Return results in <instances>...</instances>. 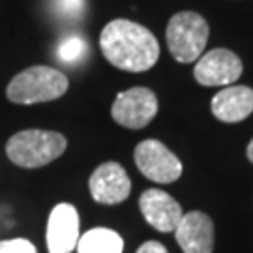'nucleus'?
<instances>
[{
    "mask_svg": "<svg viewBox=\"0 0 253 253\" xmlns=\"http://www.w3.org/2000/svg\"><path fill=\"white\" fill-rule=\"evenodd\" d=\"M158 113V98L150 88L133 86L120 92L111 107L115 122L129 129H141L152 122Z\"/></svg>",
    "mask_w": 253,
    "mask_h": 253,
    "instance_id": "obj_5",
    "label": "nucleus"
},
{
    "mask_svg": "<svg viewBox=\"0 0 253 253\" xmlns=\"http://www.w3.org/2000/svg\"><path fill=\"white\" fill-rule=\"evenodd\" d=\"M86 51V43L83 42L81 38L70 36L66 38L60 47H58V56L62 58L64 62H77Z\"/></svg>",
    "mask_w": 253,
    "mask_h": 253,
    "instance_id": "obj_14",
    "label": "nucleus"
},
{
    "mask_svg": "<svg viewBox=\"0 0 253 253\" xmlns=\"http://www.w3.org/2000/svg\"><path fill=\"white\" fill-rule=\"evenodd\" d=\"M176 242L184 253H212L214 252V223L199 210L184 214L174 229Z\"/></svg>",
    "mask_w": 253,
    "mask_h": 253,
    "instance_id": "obj_11",
    "label": "nucleus"
},
{
    "mask_svg": "<svg viewBox=\"0 0 253 253\" xmlns=\"http://www.w3.org/2000/svg\"><path fill=\"white\" fill-rule=\"evenodd\" d=\"M100 47L103 56L118 70L146 72L158 62L160 43L152 32L139 23L115 19L101 30Z\"/></svg>",
    "mask_w": 253,
    "mask_h": 253,
    "instance_id": "obj_1",
    "label": "nucleus"
},
{
    "mask_svg": "<svg viewBox=\"0 0 253 253\" xmlns=\"http://www.w3.org/2000/svg\"><path fill=\"white\" fill-rule=\"evenodd\" d=\"M77 253H122L124 240L113 229L96 227L86 231L77 242Z\"/></svg>",
    "mask_w": 253,
    "mask_h": 253,
    "instance_id": "obj_13",
    "label": "nucleus"
},
{
    "mask_svg": "<svg viewBox=\"0 0 253 253\" xmlns=\"http://www.w3.org/2000/svg\"><path fill=\"white\" fill-rule=\"evenodd\" d=\"M210 109L214 117L227 124H235L248 118L253 113V90L242 84L223 86L212 98Z\"/></svg>",
    "mask_w": 253,
    "mask_h": 253,
    "instance_id": "obj_12",
    "label": "nucleus"
},
{
    "mask_svg": "<svg viewBox=\"0 0 253 253\" xmlns=\"http://www.w3.org/2000/svg\"><path fill=\"white\" fill-rule=\"evenodd\" d=\"M90 195L96 203L101 205H118L127 199L131 191V182L126 169L117 162L101 163L96 171L92 172L88 180Z\"/></svg>",
    "mask_w": 253,
    "mask_h": 253,
    "instance_id": "obj_8",
    "label": "nucleus"
},
{
    "mask_svg": "<svg viewBox=\"0 0 253 253\" xmlns=\"http://www.w3.org/2000/svg\"><path fill=\"white\" fill-rule=\"evenodd\" d=\"M68 90V77L49 66H32L17 73L6 88V96L13 103L32 105L60 98Z\"/></svg>",
    "mask_w": 253,
    "mask_h": 253,
    "instance_id": "obj_3",
    "label": "nucleus"
},
{
    "mask_svg": "<svg viewBox=\"0 0 253 253\" xmlns=\"http://www.w3.org/2000/svg\"><path fill=\"white\" fill-rule=\"evenodd\" d=\"M139 207H141V212L148 221V225H152L160 233L174 231L184 216L180 203L172 199L167 191L156 190V188L143 191V195L139 199Z\"/></svg>",
    "mask_w": 253,
    "mask_h": 253,
    "instance_id": "obj_10",
    "label": "nucleus"
},
{
    "mask_svg": "<svg viewBox=\"0 0 253 253\" xmlns=\"http://www.w3.org/2000/svg\"><path fill=\"white\" fill-rule=\"evenodd\" d=\"M133 158L139 171L148 180L169 184L180 178L182 162L163 143L156 139H146L143 143H139Z\"/></svg>",
    "mask_w": 253,
    "mask_h": 253,
    "instance_id": "obj_6",
    "label": "nucleus"
},
{
    "mask_svg": "<svg viewBox=\"0 0 253 253\" xmlns=\"http://www.w3.org/2000/svg\"><path fill=\"white\" fill-rule=\"evenodd\" d=\"M242 75V60L229 49H214L199 56L193 77L203 86H229Z\"/></svg>",
    "mask_w": 253,
    "mask_h": 253,
    "instance_id": "obj_7",
    "label": "nucleus"
},
{
    "mask_svg": "<svg viewBox=\"0 0 253 253\" xmlns=\"http://www.w3.org/2000/svg\"><path fill=\"white\" fill-rule=\"evenodd\" d=\"M0 253H38L32 242L25 238H11L0 242Z\"/></svg>",
    "mask_w": 253,
    "mask_h": 253,
    "instance_id": "obj_15",
    "label": "nucleus"
},
{
    "mask_svg": "<svg viewBox=\"0 0 253 253\" xmlns=\"http://www.w3.org/2000/svg\"><path fill=\"white\" fill-rule=\"evenodd\" d=\"M79 214L70 203H60L51 210L47 221L49 253H72L79 242Z\"/></svg>",
    "mask_w": 253,
    "mask_h": 253,
    "instance_id": "obj_9",
    "label": "nucleus"
},
{
    "mask_svg": "<svg viewBox=\"0 0 253 253\" xmlns=\"http://www.w3.org/2000/svg\"><path fill=\"white\" fill-rule=\"evenodd\" d=\"M137 253H169V252H167V250H165V246L160 244V242H156V240H148V242H145V244L137 250Z\"/></svg>",
    "mask_w": 253,
    "mask_h": 253,
    "instance_id": "obj_17",
    "label": "nucleus"
},
{
    "mask_svg": "<svg viewBox=\"0 0 253 253\" xmlns=\"http://www.w3.org/2000/svg\"><path fill=\"white\" fill-rule=\"evenodd\" d=\"M208 23L195 11H180L167 25V45L171 54L182 64L197 60L208 42Z\"/></svg>",
    "mask_w": 253,
    "mask_h": 253,
    "instance_id": "obj_4",
    "label": "nucleus"
},
{
    "mask_svg": "<svg viewBox=\"0 0 253 253\" xmlns=\"http://www.w3.org/2000/svg\"><path fill=\"white\" fill-rule=\"evenodd\" d=\"M66 146L68 141L58 131L25 129L9 139L6 145V154L19 167L36 169L60 158Z\"/></svg>",
    "mask_w": 253,
    "mask_h": 253,
    "instance_id": "obj_2",
    "label": "nucleus"
},
{
    "mask_svg": "<svg viewBox=\"0 0 253 253\" xmlns=\"http://www.w3.org/2000/svg\"><path fill=\"white\" fill-rule=\"evenodd\" d=\"M56 6L68 15H79L84 8V0H56Z\"/></svg>",
    "mask_w": 253,
    "mask_h": 253,
    "instance_id": "obj_16",
    "label": "nucleus"
},
{
    "mask_svg": "<svg viewBox=\"0 0 253 253\" xmlns=\"http://www.w3.org/2000/svg\"><path fill=\"white\" fill-rule=\"evenodd\" d=\"M248 160L253 163V139L250 141V145H248Z\"/></svg>",
    "mask_w": 253,
    "mask_h": 253,
    "instance_id": "obj_18",
    "label": "nucleus"
}]
</instances>
